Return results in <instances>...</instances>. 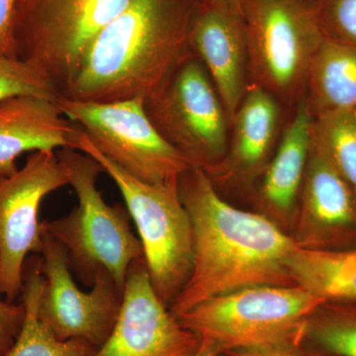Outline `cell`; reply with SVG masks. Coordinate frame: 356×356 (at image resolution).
Wrapping results in <instances>:
<instances>
[{"mask_svg": "<svg viewBox=\"0 0 356 356\" xmlns=\"http://www.w3.org/2000/svg\"><path fill=\"white\" fill-rule=\"evenodd\" d=\"M193 231V264L170 307L175 317L205 300L254 285H292L290 259L300 247L269 218L234 207L202 168L178 182Z\"/></svg>", "mask_w": 356, "mask_h": 356, "instance_id": "cell-1", "label": "cell"}, {"mask_svg": "<svg viewBox=\"0 0 356 356\" xmlns=\"http://www.w3.org/2000/svg\"><path fill=\"white\" fill-rule=\"evenodd\" d=\"M199 0H130L97 35L65 97L147 99L193 57L191 28Z\"/></svg>", "mask_w": 356, "mask_h": 356, "instance_id": "cell-2", "label": "cell"}, {"mask_svg": "<svg viewBox=\"0 0 356 356\" xmlns=\"http://www.w3.org/2000/svg\"><path fill=\"white\" fill-rule=\"evenodd\" d=\"M56 153L76 192L77 205L67 216L42 221V229L65 248L70 269L84 284L92 286L98 271L105 270L124 291L129 268L144 257L128 210L105 202L97 188L103 170L95 159L69 147Z\"/></svg>", "mask_w": 356, "mask_h": 356, "instance_id": "cell-3", "label": "cell"}, {"mask_svg": "<svg viewBox=\"0 0 356 356\" xmlns=\"http://www.w3.org/2000/svg\"><path fill=\"white\" fill-rule=\"evenodd\" d=\"M77 151L95 159L123 196L135 222L152 284L159 299L172 305L184 289L193 264V231L178 182L147 184L104 156L81 128Z\"/></svg>", "mask_w": 356, "mask_h": 356, "instance_id": "cell-4", "label": "cell"}, {"mask_svg": "<svg viewBox=\"0 0 356 356\" xmlns=\"http://www.w3.org/2000/svg\"><path fill=\"white\" fill-rule=\"evenodd\" d=\"M248 81L281 104H298L325 37L315 0H240Z\"/></svg>", "mask_w": 356, "mask_h": 356, "instance_id": "cell-5", "label": "cell"}, {"mask_svg": "<svg viewBox=\"0 0 356 356\" xmlns=\"http://www.w3.org/2000/svg\"><path fill=\"white\" fill-rule=\"evenodd\" d=\"M324 303L299 285H254L205 300L175 318L221 355L300 334Z\"/></svg>", "mask_w": 356, "mask_h": 356, "instance_id": "cell-6", "label": "cell"}, {"mask_svg": "<svg viewBox=\"0 0 356 356\" xmlns=\"http://www.w3.org/2000/svg\"><path fill=\"white\" fill-rule=\"evenodd\" d=\"M129 1L16 0V56L65 95L91 44Z\"/></svg>", "mask_w": 356, "mask_h": 356, "instance_id": "cell-7", "label": "cell"}, {"mask_svg": "<svg viewBox=\"0 0 356 356\" xmlns=\"http://www.w3.org/2000/svg\"><path fill=\"white\" fill-rule=\"evenodd\" d=\"M147 117L191 168L208 170L224 159L229 120L212 79L196 56L145 102Z\"/></svg>", "mask_w": 356, "mask_h": 356, "instance_id": "cell-8", "label": "cell"}, {"mask_svg": "<svg viewBox=\"0 0 356 356\" xmlns=\"http://www.w3.org/2000/svg\"><path fill=\"white\" fill-rule=\"evenodd\" d=\"M57 102L106 158L142 181H175L191 168L154 128L140 98L92 102L60 95Z\"/></svg>", "mask_w": 356, "mask_h": 356, "instance_id": "cell-9", "label": "cell"}, {"mask_svg": "<svg viewBox=\"0 0 356 356\" xmlns=\"http://www.w3.org/2000/svg\"><path fill=\"white\" fill-rule=\"evenodd\" d=\"M67 185L69 178L56 152H34L23 168L0 175V292L7 301L21 296L30 254H41L44 198Z\"/></svg>", "mask_w": 356, "mask_h": 356, "instance_id": "cell-10", "label": "cell"}, {"mask_svg": "<svg viewBox=\"0 0 356 356\" xmlns=\"http://www.w3.org/2000/svg\"><path fill=\"white\" fill-rule=\"evenodd\" d=\"M40 261L44 277L40 320L60 341L81 339L99 348L116 324L123 291L105 270L96 274L90 291H83L65 248L44 232Z\"/></svg>", "mask_w": 356, "mask_h": 356, "instance_id": "cell-11", "label": "cell"}, {"mask_svg": "<svg viewBox=\"0 0 356 356\" xmlns=\"http://www.w3.org/2000/svg\"><path fill=\"white\" fill-rule=\"evenodd\" d=\"M200 344L159 299L142 257L129 268L116 324L93 356H193Z\"/></svg>", "mask_w": 356, "mask_h": 356, "instance_id": "cell-12", "label": "cell"}, {"mask_svg": "<svg viewBox=\"0 0 356 356\" xmlns=\"http://www.w3.org/2000/svg\"><path fill=\"white\" fill-rule=\"evenodd\" d=\"M298 204L300 247L356 248L355 193L313 137Z\"/></svg>", "mask_w": 356, "mask_h": 356, "instance_id": "cell-13", "label": "cell"}, {"mask_svg": "<svg viewBox=\"0 0 356 356\" xmlns=\"http://www.w3.org/2000/svg\"><path fill=\"white\" fill-rule=\"evenodd\" d=\"M191 44L207 70L231 124L250 84L240 8L214 0H199L192 20Z\"/></svg>", "mask_w": 356, "mask_h": 356, "instance_id": "cell-14", "label": "cell"}, {"mask_svg": "<svg viewBox=\"0 0 356 356\" xmlns=\"http://www.w3.org/2000/svg\"><path fill=\"white\" fill-rule=\"evenodd\" d=\"M81 127L63 113L57 100L21 95L0 102V175L18 170L21 154L76 149Z\"/></svg>", "mask_w": 356, "mask_h": 356, "instance_id": "cell-15", "label": "cell"}, {"mask_svg": "<svg viewBox=\"0 0 356 356\" xmlns=\"http://www.w3.org/2000/svg\"><path fill=\"white\" fill-rule=\"evenodd\" d=\"M275 96L248 84L231 124L224 159L208 170L220 175L248 180L262 175L280 143L282 108Z\"/></svg>", "mask_w": 356, "mask_h": 356, "instance_id": "cell-16", "label": "cell"}, {"mask_svg": "<svg viewBox=\"0 0 356 356\" xmlns=\"http://www.w3.org/2000/svg\"><path fill=\"white\" fill-rule=\"evenodd\" d=\"M312 124L313 116L304 96L262 173L259 199L278 216L289 217L298 205L310 154Z\"/></svg>", "mask_w": 356, "mask_h": 356, "instance_id": "cell-17", "label": "cell"}, {"mask_svg": "<svg viewBox=\"0 0 356 356\" xmlns=\"http://www.w3.org/2000/svg\"><path fill=\"white\" fill-rule=\"evenodd\" d=\"M305 99L312 116L356 110V49L325 39L309 72Z\"/></svg>", "mask_w": 356, "mask_h": 356, "instance_id": "cell-18", "label": "cell"}, {"mask_svg": "<svg viewBox=\"0 0 356 356\" xmlns=\"http://www.w3.org/2000/svg\"><path fill=\"white\" fill-rule=\"evenodd\" d=\"M293 283L325 302H356V248L313 250L299 247L289 264Z\"/></svg>", "mask_w": 356, "mask_h": 356, "instance_id": "cell-19", "label": "cell"}, {"mask_svg": "<svg viewBox=\"0 0 356 356\" xmlns=\"http://www.w3.org/2000/svg\"><path fill=\"white\" fill-rule=\"evenodd\" d=\"M44 277L40 254H33L25 264L21 302L25 307L22 329L13 348L4 356H93L98 348L81 339L60 341L40 320L38 305Z\"/></svg>", "mask_w": 356, "mask_h": 356, "instance_id": "cell-20", "label": "cell"}, {"mask_svg": "<svg viewBox=\"0 0 356 356\" xmlns=\"http://www.w3.org/2000/svg\"><path fill=\"white\" fill-rule=\"evenodd\" d=\"M306 350L334 356H356V302H327L304 325Z\"/></svg>", "mask_w": 356, "mask_h": 356, "instance_id": "cell-21", "label": "cell"}, {"mask_svg": "<svg viewBox=\"0 0 356 356\" xmlns=\"http://www.w3.org/2000/svg\"><path fill=\"white\" fill-rule=\"evenodd\" d=\"M312 137L356 195V110L314 117Z\"/></svg>", "mask_w": 356, "mask_h": 356, "instance_id": "cell-22", "label": "cell"}, {"mask_svg": "<svg viewBox=\"0 0 356 356\" xmlns=\"http://www.w3.org/2000/svg\"><path fill=\"white\" fill-rule=\"evenodd\" d=\"M21 95L58 100L60 93L34 65L19 58L0 55V102Z\"/></svg>", "mask_w": 356, "mask_h": 356, "instance_id": "cell-23", "label": "cell"}, {"mask_svg": "<svg viewBox=\"0 0 356 356\" xmlns=\"http://www.w3.org/2000/svg\"><path fill=\"white\" fill-rule=\"evenodd\" d=\"M318 18L325 39L356 49V0H324Z\"/></svg>", "mask_w": 356, "mask_h": 356, "instance_id": "cell-24", "label": "cell"}, {"mask_svg": "<svg viewBox=\"0 0 356 356\" xmlns=\"http://www.w3.org/2000/svg\"><path fill=\"white\" fill-rule=\"evenodd\" d=\"M25 307L22 302H9L0 292V356H4L13 348L22 329Z\"/></svg>", "mask_w": 356, "mask_h": 356, "instance_id": "cell-25", "label": "cell"}, {"mask_svg": "<svg viewBox=\"0 0 356 356\" xmlns=\"http://www.w3.org/2000/svg\"><path fill=\"white\" fill-rule=\"evenodd\" d=\"M303 332L280 341L226 351L220 356H305Z\"/></svg>", "mask_w": 356, "mask_h": 356, "instance_id": "cell-26", "label": "cell"}, {"mask_svg": "<svg viewBox=\"0 0 356 356\" xmlns=\"http://www.w3.org/2000/svg\"><path fill=\"white\" fill-rule=\"evenodd\" d=\"M16 0H0V55L16 57Z\"/></svg>", "mask_w": 356, "mask_h": 356, "instance_id": "cell-27", "label": "cell"}, {"mask_svg": "<svg viewBox=\"0 0 356 356\" xmlns=\"http://www.w3.org/2000/svg\"><path fill=\"white\" fill-rule=\"evenodd\" d=\"M193 356H220L218 355L216 351L212 350L210 346H208L207 344L203 343L201 341L200 348L197 350V353H195Z\"/></svg>", "mask_w": 356, "mask_h": 356, "instance_id": "cell-28", "label": "cell"}, {"mask_svg": "<svg viewBox=\"0 0 356 356\" xmlns=\"http://www.w3.org/2000/svg\"><path fill=\"white\" fill-rule=\"evenodd\" d=\"M214 1L222 2V3L235 7V8H238V3H240V0H214Z\"/></svg>", "mask_w": 356, "mask_h": 356, "instance_id": "cell-29", "label": "cell"}, {"mask_svg": "<svg viewBox=\"0 0 356 356\" xmlns=\"http://www.w3.org/2000/svg\"><path fill=\"white\" fill-rule=\"evenodd\" d=\"M305 356H334L327 353H318V351L309 350L305 348Z\"/></svg>", "mask_w": 356, "mask_h": 356, "instance_id": "cell-30", "label": "cell"}, {"mask_svg": "<svg viewBox=\"0 0 356 356\" xmlns=\"http://www.w3.org/2000/svg\"><path fill=\"white\" fill-rule=\"evenodd\" d=\"M315 1L317 2L318 4H321L323 1H324V0H315Z\"/></svg>", "mask_w": 356, "mask_h": 356, "instance_id": "cell-31", "label": "cell"}]
</instances>
